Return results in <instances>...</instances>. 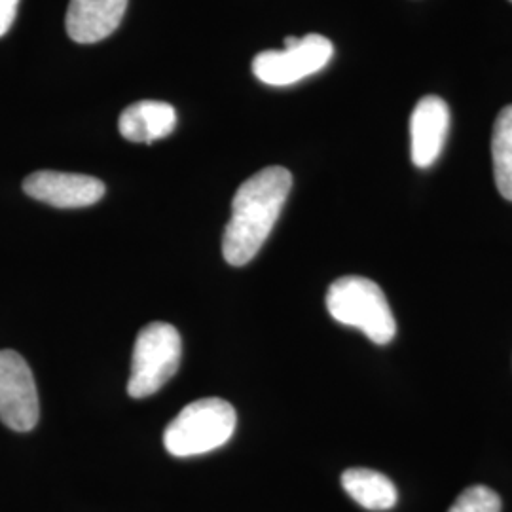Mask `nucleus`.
Instances as JSON below:
<instances>
[{"label": "nucleus", "mask_w": 512, "mask_h": 512, "mask_svg": "<svg viewBox=\"0 0 512 512\" xmlns=\"http://www.w3.org/2000/svg\"><path fill=\"white\" fill-rule=\"evenodd\" d=\"M327 310L338 323L361 330L378 346L389 344L397 334V323L384 291L378 283L361 275H344L330 285Z\"/></svg>", "instance_id": "f03ea898"}, {"label": "nucleus", "mask_w": 512, "mask_h": 512, "mask_svg": "<svg viewBox=\"0 0 512 512\" xmlns=\"http://www.w3.org/2000/svg\"><path fill=\"white\" fill-rule=\"evenodd\" d=\"M183 353L181 334L169 323H150L139 332L129 374L128 393L145 399L160 391L179 370Z\"/></svg>", "instance_id": "20e7f679"}, {"label": "nucleus", "mask_w": 512, "mask_h": 512, "mask_svg": "<svg viewBox=\"0 0 512 512\" xmlns=\"http://www.w3.org/2000/svg\"><path fill=\"white\" fill-rule=\"evenodd\" d=\"M346 494L368 511H389L397 505V488L387 476L372 469H348L342 475Z\"/></svg>", "instance_id": "9b49d317"}, {"label": "nucleus", "mask_w": 512, "mask_h": 512, "mask_svg": "<svg viewBox=\"0 0 512 512\" xmlns=\"http://www.w3.org/2000/svg\"><path fill=\"white\" fill-rule=\"evenodd\" d=\"M492 156L497 190L512 202V105L501 110L495 120Z\"/></svg>", "instance_id": "f8f14e48"}, {"label": "nucleus", "mask_w": 512, "mask_h": 512, "mask_svg": "<svg viewBox=\"0 0 512 512\" xmlns=\"http://www.w3.org/2000/svg\"><path fill=\"white\" fill-rule=\"evenodd\" d=\"M293 188V175L279 165L258 171L239 186L232 200V219L222 238V255L232 266L249 264L266 239Z\"/></svg>", "instance_id": "f257e3e1"}, {"label": "nucleus", "mask_w": 512, "mask_h": 512, "mask_svg": "<svg viewBox=\"0 0 512 512\" xmlns=\"http://www.w3.org/2000/svg\"><path fill=\"white\" fill-rule=\"evenodd\" d=\"M236 423L238 416L234 406L217 397L188 404L167 425L165 450L175 458L209 454L232 439Z\"/></svg>", "instance_id": "7ed1b4c3"}, {"label": "nucleus", "mask_w": 512, "mask_h": 512, "mask_svg": "<svg viewBox=\"0 0 512 512\" xmlns=\"http://www.w3.org/2000/svg\"><path fill=\"white\" fill-rule=\"evenodd\" d=\"M23 190L33 200L57 209L88 207L105 196V184L95 177L59 171H37L23 181Z\"/></svg>", "instance_id": "0eeeda50"}, {"label": "nucleus", "mask_w": 512, "mask_h": 512, "mask_svg": "<svg viewBox=\"0 0 512 512\" xmlns=\"http://www.w3.org/2000/svg\"><path fill=\"white\" fill-rule=\"evenodd\" d=\"M511 2H512V0H511Z\"/></svg>", "instance_id": "2eb2a0df"}, {"label": "nucleus", "mask_w": 512, "mask_h": 512, "mask_svg": "<svg viewBox=\"0 0 512 512\" xmlns=\"http://www.w3.org/2000/svg\"><path fill=\"white\" fill-rule=\"evenodd\" d=\"M128 0H71L67 8V35L78 44L110 37L122 23Z\"/></svg>", "instance_id": "1a4fd4ad"}, {"label": "nucleus", "mask_w": 512, "mask_h": 512, "mask_svg": "<svg viewBox=\"0 0 512 512\" xmlns=\"http://www.w3.org/2000/svg\"><path fill=\"white\" fill-rule=\"evenodd\" d=\"M19 0H0V37H4L18 16Z\"/></svg>", "instance_id": "4468645a"}, {"label": "nucleus", "mask_w": 512, "mask_h": 512, "mask_svg": "<svg viewBox=\"0 0 512 512\" xmlns=\"http://www.w3.org/2000/svg\"><path fill=\"white\" fill-rule=\"evenodd\" d=\"M40 418L37 384L27 361L14 349L0 351V421L27 433Z\"/></svg>", "instance_id": "423d86ee"}, {"label": "nucleus", "mask_w": 512, "mask_h": 512, "mask_svg": "<svg viewBox=\"0 0 512 512\" xmlns=\"http://www.w3.org/2000/svg\"><path fill=\"white\" fill-rule=\"evenodd\" d=\"M450 129V109L437 97H423L410 120L412 162L418 167H429L439 160Z\"/></svg>", "instance_id": "6e6552de"}, {"label": "nucleus", "mask_w": 512, "mask_h": 512, "mask_svg": "<svg viewBox=\"0 0 512 512\" xmlns=\"http://www.w3.org/2000/svg\"><path fill=\"white\" fill-rule=\"evenodd\" d=\"M448 512H501V497L488 486H471Z\"/></svg>", "instance_id": "ddd939ff"}, {"label": "nucleus", "mask_w": 512, "mask_h": 512, "mask_svg": "<svg viewBox=\"0 0 512 512\" xmlns=\"http://www.w3.org/2000/svg\"><path fill=\"white\" fill-rule=\"evenodd\" d=\"M177 128V112L162 101H139L122 112L118 129L131 143H154Z\"/></svg>", "instance_id": "9d476101"}, {"label": "nucleus", "mask_w": 512, "mask_h": 512, "mask_svg": "<svg viewBox=\"0 0 512 512\" xmlns=\"http://www.w3.org/2000/svg\"><path fill=\"white\" fill-rule=\"evenodd\" d=\"M334 54L329 38L308 35L285 38V50L262 52L253 59V73L268 86H291L327 67Z\"/></svg>", "instance_id": "39448f33"}]
</instances>
